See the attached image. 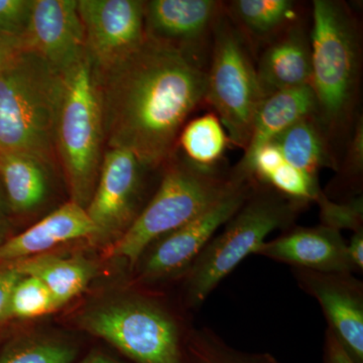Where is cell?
Segmentation results:
<instances>
[{"instance_id": "1", "label": "cell", "mask_w": 363, "mask_h": 363, "mask_svg": "<svg viewBox=\"0 0 363 363\" xmlns=\"http://www.w3.org/2000/svg\"><path fill=\"white\" fill-rule=\"evenodd\" d=\"M96 75L105 147L128 150L145 168L162 166L189 116L205 101L204 67L173 45L147 37Z\"/></svg>"}, {"instance_id": "2", "label": "cell", "mask_w": 363, "mask_h": 363, "mask_svg": "<svg viewBox=\"0 0 363 363\" xmlns=\"http://www.w3.org/2000/svg\"><path fill=\"white\" fill-rule=\"evenodd\" d=\"M307 203L255 182L252 194L208 242L183 279L186 309H197L248 255H257L267 236L290 228Z\"/></svg>"}, {"instance_id": "3", "label": "cell", "mask_w": 363, "mask_h": 363, "mask_svg": "<svg viewBox=\"0 0 363 363\" xmlns=\"http://www.w3.org/2000/svg\"><path fill=\"white\" fill-rule=\"evenodd\" d=\"M312 23L315 116L327 138H335L353 116L359 83V30L347 6L334 0L313 1Z\"/></svg>"}, {"instance_id": "4", "label": "cell", "mask_w": 363, "mask_h": 363, "mask_svg": "<svg viewBox=\"0 0 363 363\" xmlns=\"http://www.w3.org/2000/svg\"><path fill=\"white\" fill-rule=\"evenodd\" d=\"M62 90V74L35 52L0 69V152L33 155L52 166Z\"/></svg>"}, {"instance_id": "5", "label": "cell", "mask_w": 363, "mask_h": 363, "mask_svg": "<svg viewBox=\"0 0 363 363\" xmlns=\"http://www.w3.org/2000/svg\"><path fill=\"white\" fill-rule=\"evenodd\" d=\"M77 322L136 363H185L192 329H186L167 303L150 294H126L98 303L81 313Z\"/></svg>"}, {"instance_id": "6", "label": "cell", "mask_w": 363, "mask_h": 363, "mask_svg": "<svg viewBox=\"0 0 363 363\" xmlns=\"http://www.w3.org/2000/svg\"><path fill=\"white\" fill-rule=\"evenodd\" d=\"M63 90L56 125V154L71 201L87 208L101 168L104 130L96 72L86 54L62 72Z\"/></svg>"}, {"instance_id": "7", "label": "cell", "mask_w": 363, "mask_h": 363, "mask_svg": "<svg viewBox=\"0 0 363 363\" xmlns=\"http://www.w3.org/2000/svg\"><path fill=\"white\" fill-rule=\"evenodd\" d=\"M240 179L233 171L197 166L186 157L169 162L156 193L117 240L112 257L135 267L150 243L201 214Z\"/></svg>"}, {"instance_id": "8", "label": "cell", "mask_w": 363, "mask_h": 363, "mask_svg": "<svg viewBox=\"0 0 363 363\" xmlns=\"http://www.w3.org/2000/svg\"><path fill=\"white\" fill-rule=\"evenodd\" d=\"M206 70L205 101L216 111L229 140L245 150L264 99L247 42L224 13L217 21Z\"/></svg>"}, {"instance_id": "9", "label": "cell", "mask_w": 363, "mask_h": 363, "mask_svg": "<svg viewBox=\"0 0 363 363\" xmlns=\"http://www.w3.org/2000/svg\"><path fill=\"white\" fill-rule=\"evenodd\" d=\"M255 186V181L240 179L201 214L150 243L136 262L138 281L152 285L183 278L217 231L247 201Z\"/></svg>"}, {"instance_id": "10", "label": "cell", "mask_w": 363, "mask_h": 363, "mask_svg": "<svg viewBox=\"0 0 363 363\" xmlns=\"http://www.w3.org/2000/svg\"><path fill=\"white\" fill-rule=\"evenodd\" d=\"M86 54L97 73L135 51L145 40V1L78 0Z\"/></svg>"}, {"instance_id": "11", "label": "cell", "mask_w": 363, "mask_h": 363, "mask_svg": "<svg viewBox=\"0 0 363 363\" xmlns=\"http://www.w3.org/2000/svg\"><path fill=\"white\" fill-rule=\"evenodd\" d=\"M145 169H149L128 150H104L96 188L86 208L96 227V238L118 240L135 221Z\"/></svg>"}, {"instance_id": "12", "label": "cell", "mask_w": 363, "mask_h": 363, "mask_svg": "<svg viewBox=\"0 0 363 363\" xmlns=\"http://www.w3.org/2000/svg\"><path fill=\"white\" fill-rule=\"evenodd\" d=\"M301 290L321 306L327 328L357 363H363V283L351 272L292 267Z\"/></svg>"}, {"instance_id": "13", "label": "cell", "mask_w": 363, "mask_h": 363, "mask_svg": "<svg viewBox=\"0 0 363 363\" xmlns=\"http://www.w3.org/2000/svg\"><path fill=\"white\" fill-rule=\"evenodd\" d=\"M224 4L214 0L145 1V35L173 45L204 67L203 49L213 40Z\"/></svg>"}, {"instance_id": "14", "label": "cell", "mask_w": 363, "mask_h": 363, "mask_svg": "<svg viewBox=\"0 0 363 363\" xmlns=\"http://www.w3.org/2000/svg\"><path fill=\"white\" fill-rule=\"evenodd\" d=\"M23 40L60 73L75 64L86 52L78 0H33Z\"/></svg>"}, {"instance_id": "15", "label": "cell", "mask_w": 363, "mask_h": 363, "mask_svg": "<svg viewBox=\"0 0 363 363\" xmlns=\"http://www.w3.org/2000/svg\"><path fill=\"white\" fill-rule=\"evenodd\" d=\"M274 240L266 241L257 255L296 269L317 272H351L355 269L341 233L323 224L291 226Z\"/></svg>"}, {"instance_id": "16", "label": "cell", "mask_w": 363, "mask_h": 363, "mask_svg": "<svg viewBox=\"0 0 363 363\" xmlns=\"http://www.w3.org/2000/svg\"><path fill=\"white\" fill-rule=\"evenodd\" d=\"M96 236V227L86 209L70 200L23 233L4 240L0 245V264L43 255L68 241Z\"/></svg>"}, {"instance_id": "17", "label": "cell", "mask_w": 363, "mask_h": 363, "mask_svg": "<svg viewBox=\"0 0 363 363\" xmlns=\"http://www.w3.org/2000/svg\"><path fill=\"white\" fill-rule=\"evenodd\" d=\"M255 70L264 98L279 91L311 86V44L305 28L294 23L269 42Z\"/></svg>"}, {"instance_id": "18", "label": "cell", "mask_w": 363, "mask_h": 363, "mask_svg": "<svg viewBox=\"0 0 363 363\" xmlns=\"http://www.w3.org/2000/svg\"><path fill=\"white\" fill-rule=\"evenodd\" d=\"M312 116H316V100L311 86L279 91L264 98L255 112L250 140L240 162H247L255 150L294 123Z\"/></svg>"}, {"instance_id": "19", "label": "cell", "mask_w": 363, "mask_h": 363, "mask_svg": "<svg viewBox=\"0 0 363 363\" xmlns=\"http://www.w3.org/2000/svg\"><path fill=\"white\" fill-rule=\"evenodd\" d=\"M40 157L25 152H0V179L9 209L28 214L39 209L49 194V169Z\"/></svg>"}, {"instance_id": "20", "label": "cell", "mask_w": 363, "mask_h": 363, "mask_svg": "<svg viewBox=\"0 0 363 363\" xmlns=\"http://www.w3.org/2000/svg\"><path fill=\"white\" fill-rule=\"evenodd\" d=\"M13 264L25 276L40 279L59 308L84 292L97 272L92 262L78 255L62 257L43 253Z\"/></svg>"}, {"instance_id": "21", "label": "cell", "mask_w": 363, "mask_h": 363, "mask_svg": "<svg viewBox=\"0 0 363 363\" xmlns=\"http://www.w3.org/2000/svg\"><path fill=\"white\" fill-rule=\"evenodd\" d=\"M328 140L316 116H312L294 123L271 143L289 164L317 177L322 168L338 169Z\"/></svg>"}, {"instance_id": "22", "label": "cell", "mask_w": 363, "mask_h": 363, "mask_svg": "<svg viewBox=\"0 0 363 363\" xmlns=\"http://www.w3.org/2000/svg\"><path fill=\"white\" fill-rule=\"evenodd\" d=\"M224 9L245 40L272 42L298 18L297 4L291 0H234Z\"/></svg>"}, {"instance_id": "23", "label": "cell", "mask_w": 363, "mask_h": 363, "mask_svg": "<svg viewBox=\"0 0 363 363\" xmlns=\"http://www.w3.org/2000/svg\"><path fill=\"white\" fill-rule=\"evenodd\" d=\"M178 140L188 161L205 168H215L223 157L229 138L218 116L207 113L184 126Z\"/></svg>"}, {"instance_id": "24", "label": "cell", "mask_w": 363, "mask_h": 363, "mask_svg": "<svg viewBox=\"0 0 363 363\" xmlns=\"http://www.w3.org/2000/svg\"><path fill=\"white\" fill-rule=\"evenodd\" d=\"M185 363H283L269 352L238 350L209 327L192 329L185 350Z\"/></svg>"}, {"instance_id": "25", "label": "cell", "mask_w": 363, "mask_h": 363, "mask_svg": "<svg viewBox=\"0 0 363 363\" xmlns=\"http://www.w3.org/2000/svg\"><path fill=\"white\" fill-rule=\"evenodd\" d=\"M75 357V348L63 341L26 338L7 346L0 363H72Z\"/></svg>"}, {"instance_id": "26", "label": "cell", "mask_w": 363, "mask_h": 363, "mask_svg": "<svg viewBox=\"0 0 363 363\" xmlns=\"http://www.w3.org/2000/svg\"><path fill=\"white\" fill-rule=\"evenodd\" d=\"M59 309L47 286L32 276L21 277L14 286L9 308V319H32Z\"/></svg>"}, {"instance_id": "27", "label": "cell", "mask_w": 363, "mask_h": 363, "mask_svg": "<svg viewBox=\"0 0 363 363\" xmlns=\"http://www.w3.org/2000/svg\"><path fill=\"white\" fill-rule=\"evenodd\" d=\"M322 224L341 231L350 229L353 233L363 230V206L362 197H352L348 201H331L324 193L318 197Z\"/></svg>"}, {"instance_id": "28", "label": "cell", "mask_w": 363, "mask_h": 363, "mask_svg": "<svg viewBox=\"0 0 363 363\" xmlns=\"http://www.w3.org/2000/svg\"><path fill=\"white\" fill-rule=\"evenodd\" d=\"M33 0H0V33L23 38Z\"/></svg>"}, {"instance_id": "29", "label": "cell", "mask_w": 363, "mask_h": 363, "mask_svg": "<svg viewBox=\"0 0 363 363\" xmlns=\"http://www.w3.org/2000/svg\"><path fill=\"white\" fill-rule=\"evenodd\" d=\"M347 157L345 160V173L348 180L359 181L363 168V125L362 118H358L350 140Z\"/></svg>"}, {"instance_id": "30", "label": "cell", "mask_w": 363, "mask_h": 363, "mask_svg": "<svg viewBox=\"0 0 363 363\" xmlns=\"http://www.w3.org/2000/svg\"><path fill=\"white\" fill-rule=\"evenodd\" d=\"M23 276L13 262L0 264V323L9 320L11 293L14 286Z\"/></svg>"}, {"instance_id": "31", "label": "cell", "mask_w": 363, "mask_h": 363, "mask_svg": "<svg viewBox=\"0 0 363 363\" xmlns=\"http://www.w3.org/2000/svg\"><path fill=\"white\" fill-rule=\"evenodd\" d=\"M322 363H357L328 328L325 331Z\"/></svg>"}, {"instance_id": "32", "label": "cell", "mask_w": 363, "mask_h": 363, "mask_svg": "<svg viewBox=\"0 0 363 363\" xmlns=\"http://www.w3.org/2000/svg\"><path fill=\"white\" fill-rule=\"evenodd\" d=\"M26 51L23 38L0 33V69Z\"/></svg>"}, {"instance_id": "33", "label": "cell", "mask_w": 363, "mask_h": 363, "mask_svg": "<svg viewBox=\"0 0 363 363\" xmlns=\"http://www.w3.org/2000/svg\"><path fill=\"white\" fill-rule=\"evenodd\" d=\"M348 257L355 272L363 271V230L353 233L350 242L347 243Z\"/></svg>"}, {"instance_id": "34", "label": "cell", "mask_w": 363, "mask_h": 363, "mask_svg": "<svg viewBox=\"0 0 363 363\" xmlns=\"http://www.w3.org/2000/svg\"><path fill=\"white\" fill-rule=\"evenodd\" d=\"M82 363H121L116 360L112 359L111 357L107 355L102 354V353L96 352L92 353L89 357L86 358Z\"/></svg>"}, {"instance_id": "35", "label": "cell", "mask_w": 363, "mask_h": 363, "mask_svg": "<svg viewBox=\"0 0 363 363\" xmlns=\"http://www.w3.org/2000/svg\"><path fill=\"white\" fill-rule=\"evenodd\" d=\"M6 207H9V203H7L6 198L4 197L1 190H0V221L4 219V212H6Z\"/></svg>"}, {"instance_id": "36", "label": "cell", "mask_w": 363, "mask_h": 363, "mask_svg": "<svg viewBox=\"0 0 363 363\" xmlns=\"http://www.w3.org/2000/svg\"><path fill=\"white\" fill-rule=\"evenodd\" d=\"M7 227L6 224H4V220L0 221V245L4 242V238H6Z\"/></svg>"}]
</instances>
